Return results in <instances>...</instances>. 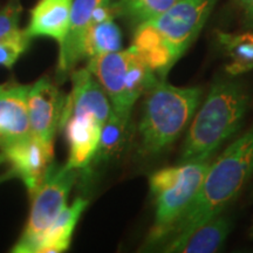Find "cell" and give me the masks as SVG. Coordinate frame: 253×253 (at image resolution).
<instances>
[{
	"label": "cell",
	"mask_w": 253,
	"mask_h": 253,
	"mask_svg": "<svg viewBox=\"0 0 253 253\" xmlns=\"http://www.w3.org/2000/svg\"><path fill=\"white\" fill-rule=\"evenodd\" d=\"M253 173V128L231 143L210 163L201 188L183 216L169 232L170 239L188 235L219 216Z\"/></svg>",
	"instance_id": "1"
},
{
	"label": "cell",
	"mask_w": 253,
	"mask_h": 253,
	"mask_svg": "<svg viewBox=\"0 0 253 253\" xmlns=\"http://www.w3.org/2000/svg\"><path fill=\"white\" fill-rule=\"evenodd\" d=\"M248 95L235 81L213 84L190 125L181 163L207 161L238 130L248 109Z\"/></svg>",
	"instance_id": "2"
},
{
	"label": "cell",
	"mask_w": 253,
	"mask_h": 253,
	"mask_svg": "<svg viewBox=\"0 0 253 253\" xmlns=\"http://www.w3.org/2000/svg\"><path fill=\"white\" fill-rule=\"evenodd\" d=\"M147 93L140 123L142 148L148 154H157L182 134L203 93L201 88L176 87L164 80H157Z\"/></svg>",
	"instance_id": "3"
},
{
	"label": "cell",
	"mask_w": 253,
	"mask_h": 253,
	"mask_svg": "<svg viewBox=\"0 0 253 253\" xmlns=\"http://www.w3.org/2000/svg\"><path fill=\"white\" fill-rule=\"evenodd\" d=\"M87 68L106 91L114 115L126 122L138 97L158 80L134 46L90 58Z\"/></svg>",
	"instance_id": "4"
},
{
	"label": "cell",
	"mask_w": 253,
	"mask_h": 253,
	"mask_svg": "<svg viewBox=\"0 0 253 253\" xmlns=\"http://www.w3.org/2000/svg\"><path fill=\"white\" fill-rule=\"evenodd\" d=\"M210 162L195 161L158 170L149 178L156 213L150 238L167 237L197 195Z\"/></svg>",
	"instance_id": "5"
},
{
	"label": "cell",
	"mask_w": 253,
	"mask_h": 253,
	"mask_svg": "<svg viewBox=\"0 0 253 253\" xmlns=\"http://www.w3.org/2000/svg\"><path fill=\"white\" fill-rule=\"evenodd\" d=\"M79 169L52 163L45 178L31 195L32 207L27 225L12 252L36 253L41 237L66 208Z\"/></svg>",
	"instance_id": "6"
},
{
	"label": "cell",
	"mask_w": 253,
	"mask_h": 253,
	"mask_svg": "<svg viewBox=\"0 0 253 253\" xmlns=\"http://www.w3.org/2000/svg\"><path fill=\"white\" fill-rule=\"evenodd\" d=\"M216 1L178 0L172 7L147 23L155 27L177 61L201 33Z\"/></svg>",
	"instance_id": "7"
},
{
	"label": "cell",
	"mask_w": 253,
	"mask_h": 253,
	"mask_svg": "<svg viewBox=\"0 0 253 253\" xmlns=\"http://www.w3.org/2000/svg\"><path fill=\"white\" fill-rule=\"evenodd\" d=\"M5 162L11 167V176L21 179L30 196L39 188L53 163L54 149L40 138L31 135L2 150Z\"/></svg>",
	"instance_id": "8"
},
{
	"label": "cell",
	"mask_w": 253,
	"mask_h": 253,
	"mask_svg": "<svg viewBox=\"0 0 253 253\" xmlns=\"http://www.w3.org/2000/svg\"><path fill=\"white\" fill-rule=\"evenodd\" d=\"M66 99L49 79L31 84L27 96L32 135L53 144L55 131L61 125Z\"/></svg>",
	"instance_id": "9"
},
{
	"label": "cell",
	"mask_w": 253,
	"mask_h": 253,
	"mask_svg": "<svg viewBox=\"0 0 253 253\" xmlns=\"http://www.w3.org/2000/svg\"><path fill=\"white\" fill-rule=\"evenodd\" d=\"M31 84H0V150L32 135L27 96Z\"/></svg>",
	"instance_id": "10"
},
{
	"label": "cell",
	"mask_w": 253,
	"mask_h": 253,
	"mask_svg": "<svg viewBox=\"0 0 253 253\" xmlns=\"http://www.w3.org/2000/svg\"><path fill=\"white\" fill-rule=\"evenodd\" d=\"M73 88L66 99L61 125L72 114H91L106 123L112 115V104L100 82L88 68L79 69L72 74Z\"/></svg>",
	"instance_id": "11"
},
{
	"label": "cell",
	"mask_w": 253,
	"mask_h": 253,
	"mask_svg": "<svg viewBox=\"0 0 253 253\" xmlns=\"http://www.w3.org/2000/svg\"><path fill=\"white\" fill-rule=\"evenodd\" d=\"M69 145L66 166L84 169L93 160L99 147L103 123L91 114H72L62 123Z\"/></svg>",
	"instance_id": "12"
},
{
	"label": "cell",
	"mask_w": 253,
	"mask_h": 253,
	"mask_svg": "<svg viewBox=\"0 0 253 253\" xmlns=\"http://www.w3.org/2000/svg\"><path fill=\"white\" fill-rule=\"evenodd\" d=\"M73 0H39L31 11L27 34L31 38L48 37L65 45L71 24Z\"/></svg>",
	"instance_id": "13"
},
{
	"label": "cell",
	"mask_w": 253,
	"mask_h": 253,
	"mask_svg": "<svg viewBox=\"0 0 253 253\" xmlns=\"http://www.w3.org/2000/svg\"><path fill=\"white\" fill-rule=\"evenodd\" d=\"M112 2V0H73L69 30L65 45L60 49L59 73L66 75L81 61V42L88 27L93 24L94 12L101 6Z\"/></svg>",
	"instance_id": "14"
},
{
	"label": "cell",
	"mask_w": 253,
	"mask_h": 253,
	"mask_svg": "<svg viewBox=\"0 0 253 253\" xmlns=\"http://www.w3.org/2000/svg\"><path fill=\"white\" fill-rule=\"evenodd\" d=\"M230 231V221L219 214L196 227L188 235L170 239L164 251L178 253L216 252L225 243Z\"/></svg>",
	"instance_id": "15"
},
{
	"label": "cell",
	"mask_w": 253,
	"mask_h": 253,
	"mask_svg": "<svg viewBox=\"0 0 253 253\" xmlns=\"http://www.w3.org/2000/svg\"><path fill=\"white\" fill-rule=\"evenodd\" d=\"M87 205L88 202L86 199L79 197L72 205L63 209L58 218L41 237L36 253H59L66 251L71 244L75 226Z\"/></svg>",
	"instance_id": "16"
},
{
	"label": "cell",
	"mask_w": 253,
	"mask_h": 253,
	"mask_svg": "<svg viewBox=\"0 0 253 253\" xmlns=\"http://www.w3.org/2000/svg\"><path fill=\"white\" fill-rule=\"evenodd\" d=\"M122 48V34L114 17L91 24L81 42L80 58L88 59Z\"/></svg>",
	"instance_id": "17"
},
{
	"label": "cell",
	"mask_w": 253,
	"mask_h": 253,
	"mask_svg": "<svg viewBox=\"0 0 253 253\" xmlns=\"http://www.w3.org/2000/svg\"><path fill=\"white\" fill-rule=\"evenodd\" d=\"M218 40L225 50L230 62L226 72L239 75L253 69V33H225L218 32Z\"/></svg>",
	"instance_id": "18"
},
{
	"label": "cell",
	"mask_w": 253,
	"mask_h": 253,
	"mask_svg": "<svg viewBox=\"0 0 253 253\" xmlns=\"http://www.w3.org/2000/svg\"><path fill=\"white\" fill-rule=\"evenodd\" d=\"M177 1L178 0H115L112 5L114 14L138 26L164 13Z\"/></svg>",
	"instance_id": "19"
},
{
	"label": "cell",
	"mask_w": 253,
	"mask_h": 253,
	"mask_svg": "<svg viewBox=\"0 0 253 253\" xmlns=\"http://www.w3.org/2000/svg\"><path fill=\"white\" fill-rule=\"evenodd\" d=\"M128 122L119 119L112 112L110 118L107 120L101 130L99 147L94 157L96 160H108L121 149L126 137V129Z\"/></svg>",
	"instance_id": "20"
},
{
	"label": "cell",
	"mask_w": 253,
	"mask_h": 253,
	"mask_svg": "<svg viewBox=\"0 0 253 253\" xmlns=\"http://www.w3.org/2000/svg\"><path fill=\"white\" fill-rule=\"evenodd\" d=\"M32 38L26 31H17L0 42V66L11 68L27 49Z\"/></svg>",
	"instance_id": "21"
},
{
	"label": "cell",
	"mask_w": 253,
	"mask_h": 253,
	"mask_svg": "<svg viewBox=\"0 0 253 253\" xmlns=\"http://www.w3.org/2000/svg\"><path fill=\"white\" fill-rule=\"evenodd\" d=\"M21 11L23 8L19 0L11 1L0 11V42L19 31Z\"/></svg>",
	"instance_id": "22"
},
{
	"label": "cell",
	"mask_w": 253,
	"mask_h": 253,
	"mask_svg": "<svg viewBox=\"0 0 253 253\" xmlns=\"http://www.w3.org/2000/svg\"><path fill=\"white\" fill-rule=\"evenodd\" d=\"M239 1L243 7H244L250 21L253 24V0H239Z\"/></svg>",
	"instance_id": "23"
},
{
	"label": "cell",
	"mask_w": 253,
	"mask_h": 253,
	"mask_svg": "<svg viewBox=\"0 0 253 253\" xmlns=\"http://www.w3.org/2000/svg\"><path fill=\"white\" fill-rule=\"evenodd\" d=\"M5 162V156H4V154H0V164L1 163H4Z\"/></svg>",
	"instance_id": "24"
}]
</instances>
